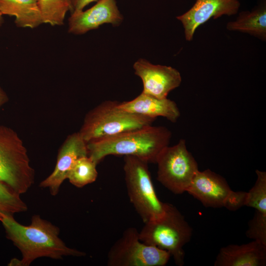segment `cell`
I'll return each mask as SVG.
<instances>
[{
    "label": "cell",
    "instance_id": "cell-22",
    "mask_svg": "<svg viewBox=\"0 0 266 266\" xmlns=\"http://www.w3.org/2000/svg\"><path fill=\"white\" fill-rule=\"evenodd\" d=\"M247 237L266 245V214L256 211L248 223L246 232Z\"/></svg>",
    "mask_w": 266,
    "mask_h": 266
},
{
    "label": "cell",
    "instance_id": "cell-2",
    "mask_svg": "<svg viewBox=\"0 0 266 266\" xmlns=\"http://www.w3.org/2000/svg\"><path fill=\"white\" fill-rule=\"evenodd\" d=\"M171 136L166 128L151 125L87 143L88 156L97 165L110 155L133 156L156 163L159 154L169 145Z\"/></svg>",
    "mask_w": 266,
    "mask_h": 266
},
{
    "label": "cell",
    "instance_id": "cell-25",
    "mask_svg": "<svg viewBox=\"0 0 266 266\" xmlns=\"http://www.w3.org/2000/svg\"><path fill=\"white\" fill-rule=\"evenodd\" d=\"M3 22V15L0 11V27L1 26Z\"/></svg>",
    "mask_w": 266,
    "mask_h": 266
},
{
    "label": "cell",
    "instance_id": "cell-4",
    "mask_svg": "<svg viewBox=\"0 0 266 266\" xmlns=\"http://www.w3.org/2000/svg\"><path fill=\"white\" fill-rule=\"evenodd\" d=\"M139 232L140 240L146 244L166 251L176 265L184 264V246L190 241L192 229L175 206L166 203L164 214L144 223Z\"/></svg>",
    "mask_w": 266,
    "mask_h": 266
},
{
    "label": "cell",
    "instance_id": "cell-26",
    "mask_svg": "<svg viewBox=\"0 0 266 266\" xmlns=\"http://www.w3.org/2000/svg\"><path fill=\"white\" fill-rule=\"evenodd\" d=\"M67 0L68 2V3H69L70 5L71 6V0Z\"/></svg>",
    "mask_w": 266,
    "mask_h": 266
},
{
    "label": "cell",
    "instance_id": "cell-11",
    "mask_svg": "<svg viewBox=\"0 0 266 266\" xmlns=\"http://www.w3.org/2000/svg\"><path fill=\"white\" fill-rule=\"evenodd\" d=\"M135 74L142 80V93L159 99L166 98L168 93L178 87L182 82L180 73L167 66L154 65L145 59L135 62Z\"/></svg>",
    "mask_w": 266,
    "mask_h": 266
},
{
    "label": "cell",
    "instance_id": "cell-7",
    "mask_svg": "<svg viewBox=\"0 0 266 266\" xmlns=\"http://www.w3.org/2000/svg\"><path fill=\"white\" fill-rule=\"evenodd\" d=\"M156 163L157 180L175 194L187 192L199 170L197 162L183 139L173 146L166 147L159 154Z\"/></svg>",
    "mask_w": 266,
    "mask_h": 266
},
{
    "label": "cell",
    "instance_id": "cell-21",
    "mask_svg": "<svg viewBox=\"0 0 266 266\" xmlns=\"http://www.w3.org/2000/svg\"><path fill=\"white\" fill-rule=\"evenodd\" d=\"M256 173L257 180L247 192L245 206L266 214V172L256 170Z\"/></svg>",
    "mask_w": 266,
    "mask_h": 266
},
{
    "label": "cell",
    "instance_id": "cell-13",
    "mask_svg": "<svg viewBox=\"0 0 266 266\" xmlns=\"http://www.w3.org/2000/svg\"><path fill=\"white\" fill-rule=\"evenodd\" d=\"M88 156L87 143L79 132L69 135L59 150L53 171L41 181L39 186L48 188L51 194H58L60 188L75 163Z\"/></svg>",
    "mask_w": 266,
    "mask_h": 266
},
{
    "label": "cell",
    "instance_id": "cell-16",
    "mask_svg": "<svg viewBox=\"0 0 266 266\" xmlns=\"http://www.w3.org/2000/svg\"><path fill=\"white\" fill-rule=\"evenodd\" d=\"M226 28L229 31L245 33L265 41L266 0H260L251 10L239 13L235 20L227 23Z\"/></svg>",
    "mask_w": 266,
    "mask_h": 266
},
{
    "label": "cell",
    "instance_id": "cell-8",
    "mask_svg": "<svg viewBox=\"0 0 266 266\" xmlns=\"http://www.w3.org/2000/svg\"><path fill=\"white\" fill-rule=\"evenodd\" d=\"M171 257L166 251L141 242L135 228L127 229L110 248L108 266H164Z\"/></svg>",
    "mask_w": 266,
    "mask_h": 266
},
{
    "label": "cell",
    "instance_id": "cell-1",
    "mask_svg": "<svg viewBox=\"0 0 266 266\" xmlns=\"http://www.w3.org/2000/svg\"><path fill=\"white\" fill-rule=\"evenodd\" d=\"M6 237L20 251L21 260L13 259L11 266H29L35 259L47 257L58 260L65 256L83 257L85 252L67 247L59 237L60 229L38 215L32 218L30 225L17 222L13 216L0 220Z\"/></svg>",
    "mask_w": 266,
    "mask_h": 266
},
{
    "label": "cell",
    "instance_id": "cell-20",
    "mask_svg": "<svg viewBox=\"0 0 266 266\" xmlns=\"http://www.w3.org/2000/svg\"><path fill=\"white\" fill-rule=\"evenodd\" d=\"M27 209V206L20 195L0 182V221L5 217L13 216L15 214Z\"/></svg>",
    "mask_w": 266,
    "mask_h": 266
},
{
    "label": "cell",
    "instance_id": "cell-19",
    "mask_svg": "<svg viewBox=\"0 0 266 266\" xmlns=\"http://www.w3.org/2000/svg\"><path fill=\"white\" fill-rule=\"evenodd\" d=\"M43 24L52 26L63 25L66 14L70 10L67 0H37Z\"/></svg>",
    "mask_w": 266,
    "mask_h": 266
},
{
    "label": "cell",
    "instance_id": "cell-6",
    "mask_svg": "<svg viewBox=\"0 0 266 266\" xmlns=\"http://www.w3.org/2000/svg\"><path fill=\"white\" fill-rule=\"evenodd\" d=\"M124 171L130 201L144 223L161 217L166 203L158 198L151 180L148 163L133 156H125Z\"/></svg>",
    "mask_w": 266,
    "mask_h": 266
},
{
    "label": "cell",
    "instance_id": "cell-5",
    "mask_svg": "<svg viewBox=\"0 0 266 266\" xmlns=\"http://www.w3.org/2000/svg\"><path fill=\"white\" fill-rule=\"evenodd\" d=\"M34 176L22 139L13 130L0 125V182L20 195L34 183Z\"/></svg>",
    "mask_w": 266,
    "mask_h": 266
},
{
    "label": "cell",
    "instance_id": "cell-24",
    "mask_svg": "<svg viewBox=\"0 0 266 266\" xmlns=\"http://www.w3.org/2000/svg\"><path fill=\"white\" fill-rule=\"evenodd\" d=\"M8 100L7 95L0 87V107L6 103Z\"/></svg>",
    "mask_w": 266,
    "mask_h": 266
},
{
    "label": "cell",
    "instance_id": "cell-9",
    "mask_svg": "<svg viewBox=\"0 0 266 266\" xmlns=\"http://www.w3.org/2000/svg\"><path fill=\"white\" fill-rule=\"evenodd\" d=\"M187 192L204 206L236 210L245 206L247 192L233 191L225 179L207 169L198 171Z\"/></svg>",
    "mask_w": 266,
    "mask_h": 266
},
{
    "label": "cell",
    "instance_id": "cell-14",
    "mask_svg": "<svg viewBox=\"0 0 266 266\" xmlns=\"http://www.w3.org/2000/svg\"><path fill=\"white\" fill-rule=\"evenodd\" d=\"M266 264V245L253 240L241 245L222 247L216 257L215 266H264Z\"/></svg>",
    "mask_w": 266,
    "mask_h": 266
},
{
    "label": "cell",
    "instance_id": "cell-12",
    "mask_svg": "<svg viewBox=\"0 0 266 266\" xmlns=\"http://www.w3.org/2000/svg\"><path fill=\"white\" fill-rule=\"evenodd\" d=\"M123 20L116 0H100L86 10L71 13L68 19V32L73 34H82L104 24L118 26Z\"/></svg>",
    "mask_w": 266,
    "mask_h": 266
},
{
    "label": "cell",
    "instance_id": "cell-15",
    "mask_svg": "<svg viewBox=\"0 0 266 266\" xmlns=\"http://www.w3.org/2000/svg\"><path fill=\"white\" fill-rule=\"evenodd\" d=\"M119 106L128 112L156 118L162 116L175 122L180 112L176 103L166 98L159 99L141 93L133 100L119 102Z\"/></svg>",
    "mask_w": 266,
    "mask_h": 266
},
{
    "label": "cell",
    "instance_id": "cell-10",
    "mask_svg": "<svg viewBox=\"0 0 266 266\" xmlns=\"http://www.w3.org/2000/svg\"><path fill=\"white\" fill-rule=\"evenodd\" d=\"M239 0H196L186 12L176 17L182 24L185 39L191 41L197 29L211 18L238 13Z\"/></svg>",
    "mask_w": 266,
    "mask_h": 266
},
{
    "label": "cell",
    "instance_id": "cell-17",
    "mask_svg": "<svg viewBox=\"0 0 266 266\" xmlns=\"http://www.w3.org/2000/svg\"><path fill=\"white\" fill-rule=\"evenodd\" d=\"M0 11L14 16L19 28L33 29L43 24L37 0H0Z\"/></svg>",
    "mask_w": 266,
    "mask_h": 266
},
{
    "label": "cell",
    "instance_id": "cell-18",
    "mask_svg": "<svg viewBox=\"0 0 266 266\" xmlns=\"http://www.w3.org/2000/svg\"><path fill=\"white\" fill-rule=\"evenodd\" d=\"M97 164L88 156L79 159L69 171L67 179L73 185L82 188L96 181Z\"/></svg>",
    "mask_w": 266,
    "mask_h": 266
},
{
    "label": "cell",
    "instance_id": "cell-23",
    "mask_svg": "<svg viewBox=\"0 0 266 266\" xmlns=\"http://www.w3.org/2000/svg\"><path fill=\"white\" fill-rule=\"evenodd\" d=\"M100 0H71L70 12L71 13L83 10L84 8L88 4L95 1Z\"/></svg>",
    "mask_w": 266,
    "mask_h": 266
},
{
    "label": "cell",
    "instance_id": "cell-3",
    "mask_svg": "<svg viewBox=\"0 0 266 266\" xmlns=\"http://www.w3.org/2000/svg\"><path fill=\"white\" fill-rule=\"evenodd\" d=\"M119 104L104 101L86 114L79 132L86 143L151 126L156 119L123 110Z\"/></svg>",
    "mask_w": 266,
    "mask_h": 266
}]
</instances>
